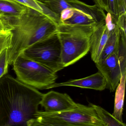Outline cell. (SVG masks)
Returning <instances> with one entry per match:
<instances>
[{
    "label": "cell",
    "instance_id": "4fadbf2b",
    "mask_svg": "<svg viewBox=\"0 0 126 126\" xmlns=\"http://www.w3.org/2000/svg\"><path fill=\"white\" fill-rule=\"evenodd\" d=\"M27 7L13 0H0V15L4 17H16L23 14Z\"/></svg>",
    "mask_w": 126,
    "mask_h": 126
},
{
    "label": "cell",
    "instance_id": "ac0fdd59",
    "mask_svg": "<svg viewBox=\"0 0 126 126\" xmlns=\"http://www.w3.org/2000/svg\"><path fill=\"white\" fill-rule=\"evenodd\" d=\"M8 65L6 48L0 54V79L8 73Z\"/></svg>",
    "mask_w": 126,
    "mask_h": 126
},
{
    "label": "cell",
    "instance_id": "277c9868",
    "mask_svg": "<svg viewBox=\"0 0 126 126\" xmlns=\"http://www.w3.org/2000/svg\"><path fill=\"white\" fill-rule=\"evenodd\" d=\"M27 126H104L91 106L77 103L73 108L60 112L38 111Z\"/></svg>",
    "mask_w": 126,
    "mask_h": 126
},
{
    "label": "cell",
    "instance_id": "5b68a950",
    "mask_svg": "<svg viewBox=\"0 0 126 126\" xmlns=\"http://www.w3.org/2000/svg\"><path fill=\"white\" fill-rule=\"evenodd\" d=\"M17 79L37 90L50 89L58 78L57 73L20 54L13 62Z\"/></svg>",
    "mask_w": 126,
    "mask_h": 126
},
{
    "label": "cell",
    "instance_id": "ffe728a7",
    "mask_svg": "<svg viewBox=\"0 0 126 126\" xmlns=\"http://www.w3.org/2000/svg\"><path fill=\"white\" fill-rule=\"evenodd\" d=\"M108 13H110L114 20H116L119 15L118 0H107Z\"/></svg>",
    "mask_w": 126,
    "mask_h": 126
},
{
    "label": "cell",
    "instance_id": "2e32d148",
    "mask_svg": "<svg viewBox=\"0 0 126 126\" xmlns=\"http://www.w3.org/2000/svg\"><path fill=\"white\" fill-rule=\"evenodd\" d=\"M42 3L52 12L60 16L63 11L72 8L67 0H37Z\"/></svg>",
    "mask_w": 126,
    "mask_h": 126
},
{
    "label": "cell",
    "instance_id": "52a82bcc",
    "mask_svg": "<svg viewBox=\"0 0 126 126\" xmlns=\"http://www.w3.org/2000/svg\"><path fill=\"white\" fill-rule=\"evenodd\" d=\"M73 9L72 16L63 22L68 24L97 25L105 20V11L95 4L90 5L79 0H67Z\"/></svg>",
    "mask_w": 126,
    "mask_h": 126
},
{
    "label": "cell",
    "instance_id": "5bb4252c",
    "mask_svg": "<svg viewBox=\"0 0 126 126\" xmlns=\"http://www.w3.org/2000/svg\"><path fill=\"white\" fill-rule=\"evenodd\" d=\"M119 37V29L116 25L102 50L98 62L105 59L115 50L118 45Z\"/></svg>",
    "mask_w": 126,
    "mask_h": 126
},
{
    "label": "cell",
    "instance_id": "8992f818",
    "mask_svg": "<svg viewBox=\"0 0 126 126\" xmlns=\"http://www.w3.org/2000/svg\"><path fill=\"white\" fill-rule=\"evenodd\" d=\"M21 54L56 73L64 68L62 63L61 46L57 34L34 43Z\"/></svg>",
    "mask_w": 126,
    "mask_h": 126
},
{
    "label": "cell",
    "instance_id": "7402d4cb",
    "mask_svg": "<svg viewBox=\"0 0 126 126\" xmlns=\"http://www.w3.org/2000/svg\"><path fill=\"white\" fill-rule=\"evenodd\" d=\"M12 29L6 19L0 15V33L7 31H11Z\"/></svg>",
    "mask_w": 126,
    "mask_h": 126
},
{
    "label": "cell",
    "instance_id": "9c48e42d",
    "mask_svg": "<svg viewBox=\"0 0 126 126\" xmlns=\"http://www.w3.org/2000/svg\"><path fill=\"white\" fill-rule=\"evenodd\" d=\"M40 105L46 112H55L73 108L77 103L67 94L51 91L43 94Z\"/></svg>",
    "mask_w": 126,
    "mask_h": 126
},
{
    "label": "cell",
    "instance_id": "44dd1931",
    "mask_svg": "<svg viewBox=\"0 0 126 126\" xmlns=\"http://www.w3.org/2000/svg\"><path fill=\"white\" fill-rule=\"evenodd\" d=\"M126 12L119 15L117 17L115 23L118 28L125 33H126Z\"/></svg>",
    "mask_w": 126,
    "mask_h": 126
},
{
    "label": "cell",
    "instance_id": "3957f363",
    "mask_svg": "<svg viewBox=\"0 0 126 126\" xmlns=\"http://www.w3.org/2000/svg\"><path fill=\"white\" fill-rule=\"evenodd\" d=\"M96 25L68 24L57 26L61 46V57L64 67L71 65L90 51L91 35Z\"/></svg>",
    "mask_w": 126,
    "mask_h": 126
},
{
    "label": "cell",
    "instance_id": "9a60e30c",
    "mask_svg": "<svg viewBox=\"0 0 126 126\" xmlns=\"http://www.w3.org/2000/svg\"><path fill=\"white\" fill-rule=\"evenodd\" d=\"M89 105L94 109L97 115L103 122L104 126H126L125 123L119 121L112 114H110L100 106L90 103H89Z\"/></svg>",
    "mask_w": 126,
    "mask_h": 126
},
{
    "label": "cell",
    "instance_id": "d4e9b609",
    "mask_svg": "<svg viewBox=\"0 0 126 126\" xmlns=\"http://www.w3.org/2000/svg\"><path fill=\"white\" fill-rule=\"evenodd\" d=\"M119 15L126 12V0H118Z\"/></svg>",
    "mask_w": 126,
    "mask_h": 126
},
{
    "label": "cell",
    "instance_id": "30bf717a",
    "mask_svg": "<svg viewBox=\"0 0 126 126\" xmlns=\"http://www.w3.org/2000/svg\"><path fill=\"white\" fill-rule=\"evenodd\" d=\"M112 32L108 29L105 20L95 27L91 37L90 50L91 59L95 63L98 62L102 50Z\"/></svg>",
    "mask_w": 126,
    "mask_h": 126
},
{
    "label": "cell",
    "instance_id": "cb8c5ba5",
    "mask_svg": "<svg viewBox=\"0 0 126 126\" xmlns=\"http://www.w3.org/2000/svg\"><path fill=\"white\" fill-rule=\"evenodd\" d=\"M95 4L104 11L108 13V4L107 0H93Z\"/></svg>",
    "mask_w": 126,
    "mask_h": 126
},
{
    "label": "cell",
    "instance_id": "ba28073f",
    "mask_svg": "<svg viewBox=\"0 0 126 126\" xmlns=\"http://www.w3.org/2000/svg\"><path fill=\"white\" fill-rule=\"evenodd\" d=\"M95 64L98 71L106 80L107 88L110 92H114L120 82L122 76L118 57V45L114 51L105 59Z\"/></svg>",
    "mask_w": 126,
    "mask_h": 126
},
{
    "label": "cell",
    "instance_id": "603a6c76",
    "mask_svg": "<svg viewBox=\"0 0 126 126\" xmlns=\"http://www.w3.org/2000/svg\"><path fill=\"white\" fill-rule=\"evenodd\" d=\"M73 8L67 9L63 11L60 15V19L62 22L70 18L73 14Z\"/></svg>",
    "mask_w": 126,
    "mask_h": 126
},
{
    "label": "cell",
    "instance_id": "d6986e66",
    "mask_svg": "<svg viewBox=\"0 0 126 126\" xmlns=\"http://www.w3.org/2000/svg\"><path fill=\"white\" fill-rule=\"evenodd\" d=\"M27 7L32 8L40 12H43V9L41 3L37 0H13Z\"/></svg>",
    "mask_w": 126,
    "mask_h": 126
},
{
    "label": "cell",
    "instance_id": "6da1fadb",
    "mask_svg": "<svg viewBox=\"0 0 126 126\" xmlns=\"http://www.w3.org/2000/svg\"><path fill=\"white\" fill-rule=\"evenodd\" d=\"M43 94L11 75L0 79V126L23 125L34 118Z\"/></svg>",
    "mask_w": 126,
    "mask_h": 126
},
{
    "label": "cell",
    "instance_id": "7c38bea8",
    "mask_svg": "<svg viewBox=\"0 0 126 126\" xmlns=\"http://www.w3.org/2000/svg\"><path fill=\"white\" fill-rule=\"evenodd\" d=\"M126 79V72L122 73L120 82L115 90L114 110L112 114L115 118L122 122H123L122 115Z\"/></svg>",
    "mask_w": 126,
    "mask_h": 126
},
{
    "label": "cell",
    "instance_id": "8fae6325",
    "mask_svg": "<svg viewBox=\"0 0 126 126\" xmlns=\"http://www.w3.org/2000/svg\"><path fill=\"white\" fill-rule=\"evenodd\" d=\"M107 86L104 77L98 71L94 74L82 79H71L60 83L55 82L51 86L50 89L63 86H73L102 91L107 88Z\"/></svg>",
    "mask_w": 126,
    "mask_h": 126
},
{
    "label": "cell",
    "instance_id": "7a4b0ae2",
    "mask_svg": "<svg viewBox=\"0 0 126 126\" xmlns=\"http://www.w3.org/2000/svg\"><path fill=\"white\" fill-rule=\"evenodd\" d=\"M4 17L12 28L11 45L7 48L8 65H12L29 47L57 33V24L44 11L28 7L19 16Z\"/></svg>",
    "mask_w": 126,
    "mask_h": 126
},
{
    "label": "cell",
    "instance_id": "e0dca14e",
    "mask_svg": "<svg viewBox=\"0 0 126 126\" xmlns=\"http://www.w3.org/2000/svg\"><path fill=\"white\" fill-rule=\"evenodd\" d=\"M12 36L11 31H7L0 33V54L3 51L10 46Z\"/></svg>",
    "mask_w": 126,
    "mask_h": 126
}]
</instances>
